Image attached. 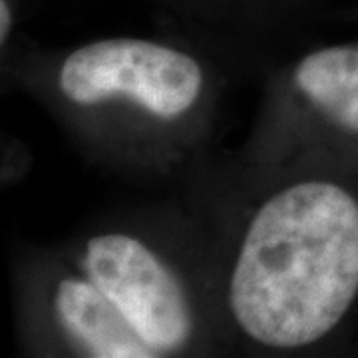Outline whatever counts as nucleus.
Instances as JSON below:
<instances>
[{
  "mask_svg": "<svg viewBox=\"0 0 358 358\" xmlns=\"http://www.w3.org/2000/svg\"><path fill=\"white\" fill-rule=\"evenodd\" d=\"M176 189L209 231L229 355L324 357L358 338V169L211 155Z\"/></svg>",
  "mask_w": 358,
  "mask_h": 358,
  "instance_id": "obj_1",
  "label": "nucleus"
},
{
  "mask_svg": "<svg viewBox=\"0 0 358 358\" xmlns=\"http://www.w3.org/2000/svg\"><path fill=\"white\" fill-rule=\"evenodd\" d=\"M13 301L22 355L154 358L128 319L58 245H22L13 261Z\"/></svg>",
  "mask_w": 358,
  "mask_h": 358,
  "instance_id": "obj_5",
  "label": "nucleus"
},
{
  "mask_svg": "<svg viewBox=\"0 0 358 358\" xmlns=\"http://www.w3.org/2000/svg\"><path fill=\"white\" fill-rule=\"evenodd\" d=\"M235 157L268 171H357L358 40L315 46L268 68Z\"/></svg>",
  "mask_w": 358,
  "mask_h": 358,
  "instance_id": "obj_4",
  "label": "nucleus"
},
{
  "mask_svg": "<svg viewBox=\"0 0 358 358\" xmlns=\"http://www.w3.org/2000/svg\"><path fill=\"white\" fill-rule=\"evenodd\" d=\"M0 64L2 80L42 106L86 162L178 187L213 155L235 62L192 34H120L60 48L18 40Z\"/></svg>",
  "mask_w": 358,
  "mask_h": 358,
  "instance_id": "obj_2",
  "label": "nucleus"
},
{
  "mask_svg": "<svg viewBox=\"0 0 358 358\" xmlns=\"http://www.w3.org/2000/svg\"><path fill=\"white\" fill-rule=\"evenodd\" d=\"M173 192L166 201L100 215L58 249L102 289L154 358L227 357L213 243L192 201Z\"/></svg>",
  "mask_w": 358,
  "mask_h": 358,
  "instance_id": "obj_3",
  "label": "nucleus"
},
{
  "mask_svg": "<svg viewBox=\"0 0 358 358\" xmlns=\"http://www.w3.org/2000/svg\"><path fill=\"white\" fill-rule=\"evenodd\" d=\"M350 355H358V338H357V343L352 345V348H350Z\"/></svg>",
  "mask_w": 358,
  "mask_h": 358,
  "instance_id": "obj_8",
  "label": "nucleus"
},
{
  "mask_svg": "<svg viewBox=\"0 0 358 358\" xmlns=\"http://www.w3.org/2000/svg\"><path fill=\"white\" fill-rule=\"evenodd\" d=\"M30 164H32V157L28 154L24 143L14 140V138L6 140V136H4V143H2V183L14 185L16 181H20L28 173Z\"/></svg>",
  "mask_w": 358,
  "mask_h": 358,
  "instance_id": "obj_7",
  "label": "nucleus"
},
{
  "mask_svg": "<svg viewBox=\"0 0 358 358\" xmlns=\"http://www.w3.org/2000/svg\"><path fill=\"white\" fill-rule=\"evenodd\" d=\"M176 22L185 34L225 52L235 64L261 62L317 18L322 0H134Z\"/></svg>",
  "mask_w": 358,
  "mask_h": 358,
  "instance_id": "obj_6",
  "label": "nucleus"
}]
</instances>
